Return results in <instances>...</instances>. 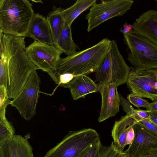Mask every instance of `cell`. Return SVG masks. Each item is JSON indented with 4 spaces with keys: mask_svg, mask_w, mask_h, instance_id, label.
Here are the masks:
<instances>
[{
    "mask_svg": "<svg viewBox=\"0 0 157 157\" xmlns=\"http://www.w3.org/2000/svg\"><path fill=\"white\" fill-rule=\"evenodd\" d=\"M0 31V65L6 69V90L9 98L13 99L21 91L30 74L39 69L26 54L25 37L6 34Z\"/></svg>",
    "mask_w": 157,
    "mask_h": 157,
    "instance_id": "6da1fadb",
    "label": "cell"
},
{
    "mask_svg": "<svg viewBox=\"0 0 157 157\" xmlns=\"http://www.w3.org/2000/svg\"><path fill=\"white\" fill-rule=\"evenodd\" d=\"M111 40L105 38L94 45L66 57L61 58L56 66L54 81L58 84V76L69 73L76 76L95 72L101 63Z\"/></svg>",
    "mask_w": 157,
    "mask_h": 157,
    "instance_id": "7a4b0ae2",
    "label": "cell"
},
{
    "mask_svg": "<svg viewBox=\"0 0 157 157\" xmlns=\"http://www.w3.org/2000/svg\"><path fill=\"white\" fill-rule=\"evenodd\" d=\"M27 0H0V30L4 33L27 37L34 14Z\"/></svg>",
    "mask_w": 157,
    "mask_h": 157,
    "instance_id": "3957f363",
    "label": "cell"
},
{
    "mask_svg": "<svg viewBox=\"0 0 157 157\" xmlns=\"http://www.w3.org/2000/svg\"><path fill=\"white\" fill-rule=\"evenodd\" d=\"M129 52L127 59L131 70L139 71L157 69V45L145 37L130 32L124 34Z\"/></svg>",
    "mask_w": 157,
    "mask_h": 157,
    "instance_id": "277c9868",
    "label": "cell"
},
{
    "mask_svg": "<svg viewBox=\"0 0 157 157\" xmlns=\"http://www.w3.org/2000/svg\"><path fill=\"white\" fill-rule=\"evenodd\" d=\"M131 70L120 53L116 41L111 40L106 54L95 72V80L98 84L117 87L126 83Z\"/></svg>",
    "mask_w": 157,
    "mask_h": 157,
    "instance_id": "5b68a950",
    "label": "cell"
},
{
    "mask_svg": "<svg viewBox=\"0 0 157 157\" xmlns=\"http://www.w3.org/2000/svg\"><path fill=\"white\" fill-rule=\"evenodd\" d=\"M99 139L98 132L92 128L71 131L44 157H77L84 149Z\"/></svg>",
    "mask_w": 157,
    "mask_h": 157,
    "instance_id": "8992f818",
    "label": "cell"
},
{
    "mask_svg": "<svg viewBox=\"0 0 157 157\" xmlns=\"http://www.w3.org/2000/svg\"><path fill=\"white\" fill-rule=\"evenodd\" d=\"M133 3L132 0H107L95 3L86 15L88 32L110 18L123 15L130 9Z\"/></svg>",
    "mask_w": 157,
    "mask_h": 157,
    "instance_id": "52a82bcc",
    "label": "cell"
},
{
    "mask_svg": "<svg viewBox=\"0 0 157 157\" xmlns=\"http://www.w3.org/2000/svg\"><path fill=\"white\" fill-rule=\"evenodd\" d=\"M29 60L39 69L47 73L54 81L56 66L63 53L55 46L35 41L26 48Z\"/></svg>",
    "mask_w": 157,
    "mask_h": 157,
    "instance_id": "ba28073f",
    "label": "cell"
},
{
    "mask_svg": "<svg viewBox=\"0 0 157 157\" xmlns=\"http://www.w3.org/2000/svg\"><path fill=\"white\" fill-rule=\"evenodd\" d=\"M40 84V78L36 71H34L20 93L11 101L10 105L15 107L26 120L30 119L36 114Z\"/></svg>",
    "mask_w": 157,
    "mask_h": 157,
    "instance_id": "9c48e42d",
    "label": "cell"
},
{
    "mask_svg": "<svg viewBox=\"0 0 157 157\" xmlns=\"http://www.w3.org/2000/svg\"><path fill=\"white\" fill-rule=\"evenodd\" d=\"M156 82L157 69L136 72L131 70L126 83L131 93L154 101L157 99Z\"/></svg>",
    "mask_w": 157,
    "mask_h": 157,
    "instance_id": "30bf717a",
    "label": "cell"
},
{
    "mask_svg": "<svg viewBox=\"0 0 157 157\" xmlns=\"http://www.w3.org/2000/svg\"><path fill=\"white\" fill-rule=\"evenodd\" d=\"M98 91L101 97V104L99 122L114 116L119 111L120 105V95L117 87L113 85L98 84Z\"/></svg>",
    "mask_w": 157,
    "mask_h": 157,
    "instance_id": "8fae6325",
    "label": "cell"
},
{
    "mask_svg": "<svg viewBox=\"0 0 157 157\" xmlns=\"http://www.w3.org/2000/svg\"><path fill=\"white\" fill-rule=\"evenodd\" d=\"M131 114H126L114 123L111 132L113 142L117 149L123 151L125 147L129 145L134 136L132 125L137 123Z\"/></svg>",
    "mask_w": 157,
    "mask_h": 157,
    "instance_id": "7c38bea8",
    "label": "cell"
},
{
    "mask_svg": "<svg viewBox=\"0 0 157 157\" xmlns=\"http://www.w3.org/2000/svg\"><path fill=\"white\" fill-rule=\"evenodd\" d=\"M134 136L128 149L125 151L127 157H139L144 151L157 148V137L153 135L137 123L132 126Z\"/></svg>",
    "mask_w": 157,
    "mask_h": 157,
    "instance_id": "4fadbf2b",
    "label": "cell"
},
{
    "mask_svg": "<svg viewBox=\"0 0 157 157\" xmlns=\"http://www.w3.org/2000/svg\"><path fill=\"white\" fill-rule=\"evenodd\" d=\"M131 33L138 34L157 45V10H150L136 19Z\"/></svg>",
    "mask_w": 157,
    "mask_h": 157,
    "instance_id": "5bb4252c",
    "label": "cell"
},
{
    "mask_svg": "<svg viewBox=\"0 0 157 157\" xmlns=\"http://www.w3.org/2000/svg\"><path fill=\"white\" fill-rule=\"evenodd\" d=\"M0 157H34L27 139L15 135L0 145Z\"/></svg>",
    "mask_w": 157,
    "mask_h": 157,
    "instance_id": "9a60e30c",
    "label": "cell"
},
{
    "mask_svg": "<svg viewBox=\"0 0 157 157\" xmlns=\"http://www.w3.org/2000/svg\"><path fill=\"white\" fill-rule=\"evenodd\" d=\"M27 37L40 42L54 46L49 25L46 18L35 13L30 23Z\"/></svg>",
    "mask_w": 157,
    "mask_h": 157,
    "instance_id": "2e32d148",
    "label": "cell"
},
{
    "mask_svg": "<svg viewBox=\"0 0 157 157\" xmlns=\"http://www.w3.org/2000/svg\"><path fill=\"white\" fill-rule=\"evenodd\" d=\"M71 96L74 100L84 98L89 94L98 91V85L87 75L77 76L70 84Z\"/></svg>",
    "mask_w": 157,
    "mask_h": 157,
    "instance_id": "e0dca14e",
    "label": "cell"
},
{
    "mask_svg": "<svg viewBox=\"0 0 157 157\" xmlns=\"http://www.w3.org/2000/svg\"><path fill=\"white\" fill-rule=\"evenodd\" d=\"M96 0H78L72 6L62 12L64 25L71 26L74 20L82 13L96 3Z\"/></svg>",
    "mask_w": 157,
    "mask_h": 157,
    "instance_id": "ac0fdd59",
    "label": "cell"
},
{
    "mask_svg": "<svg viewBox=\"0 0 157 157\" xmlns=\"http://www.w3.org/2000/svg\"><path fill=\"white\" fill-rule=\"evenodd\" d=\"M63 10L61 7L54 8L53 10L48 14L46 17L55 46L56 45L64 25V21L62 14Z\"/></svg>",
    "mask_w": 157,
    "mask_h": 157,
    "instance_id": "d6986e66",
    "label": "cell"
},
{
    "mask_svg": "<svg viewBox=\"0 0 157 157\" xmlns=\"http://www.w3.org/2000/svg\"><path fill=\"white\" fill-rule=\"evenodd\" d=\"M71 27L64 25L55 46L67 56L75 54L79 49L72 39Z\"/></svg>",
    "mask_w": 157,
    "mask_h": 157,
    "instance_id": "ffe728a7",
    "label": "cell"
},
{
    "mask_svg": "<svg viewBox=\"0 0 157 157\" xmlns=\"http://www.w3.org/2000/svg\"><path fill=\"white\" fill-rule=\"evenodd\" d=\"M13 126L7 120H0V145L15 135Z\"/></svg>",
    "mask_w": 157,
    "mask_h": 157,
    "instance_id": "44dd1931",
    "label": "cell"
},
{
    "mask_svg": "<svg viewBox=\"0 0 157 157\" xmlns=\"http://www.w3.org/2000/svg\"><path fill=\"white\" fill-rule=\"evenodd\" d=\"M9 98L5 86L0 85V120L6 119L5 116L6 109L11 103Z\"/></svg>",
    "mask_w": 157,
    "mask_h": 157,
    "instance_id": "7402d4cb",
    "label": "cell"
},
{
    "mask_svg": "<svg viewBox=\"0 0 157 157\" xmlns=\"http://www.w3.org/2000/svg\"><path fill=\"white\" fill-rule=\"evenodd\" d=\"M103 147L99 139L84 149L77 157H98Z\"/></svg>",
    "mask_w": 157,
    "mask_h": 157,
    "instance_id": "603a6c76",
    "label": "cell"
},
{
    "mask_svg": "<svg viewBox=\"0 0 157 157\" xmlns=\"http://www.w3.org/2000/svg\"><path fill=\"white\" fill-rule=\"evenodd\" d=\"M127 98L129 102L139 109V107L147 108L150 103L147 100L131 93L127 95Z\"/></svg>",
    "mask_w": 157,
    "mask_h": 157,
    "instance_id": "cb8c5ba5",
    "label": "cell"
},
{
    "mask_svg": "<svg viewBox=\"0 0 157 157\" xmlns=\"http://www.w3.org/2000/svg\"><path fill=\"white\" fill-rule=\"evenodd\" d=\"M140 124L150 133L157 137V125L150 119L141 120L136 123Z\"/></svg>",
    "mask_w": 157,
    "mask_h": 157,
    "instance_id": "d4e9b609",
    "label": "cell"
},
{
    "mask_svg": "<svg viewBox=\"0 0 157 157\" xmlns=\"http://www.w3.org/2000/svg\"><path fill=\"white\" fill-rule=\"evenodd\" d=\"M76 76L69 73H65L59 75L58 76V86L68 88L70 84Z\"/></svg>",
    "mask_w": 157,
    "mask_h": 157,
    "instance_id": "484cf974",
    "label": "cell"
},
{
    "mask_svg": "<svg viewBox=\"0 0 157 157\" xmlns=\"http://www.w3.org/2000/svg\"><path fill=\"white\" fill-rule=\"evenodd\" d=\"M120 99V105L122 107L123 110L126 114L133 115L135 112L134 109L130 104L128 100L124 98L119 94Z\"/></svg>",
    "mask_w": 157,
    "mask_h": 157,
    "instance_id": "4316f807",
    "label": "cell"
},
{
    "mask_svg": "<svg viewBox=\"0 0 157 157\" xmlns=\"http://www.w3.org/2000/svg\"><path fill=\"white\" fill-rule=\"evenodd\" d=\"M139 157H157V148L146 150L141 154Z\"/></svg>",
    "mask_w": 157,
    "mask_h": 157,
    "instance_id": "83f0119b",
    "label": "cell"
},
{
    "mask_svg": "<svg viewBox=\"0 0 157 157\" xmlns=\"http://www.w3.org/2000/svg\"><path fill=\"white\" fill-rule=\"evenodd\" d=\"M136 114L142 120L150 119L149 111L146 110H143L140 109H135Z\"/></svg>",
    "mask_w": 157,
    "mask_h": 157,
    "instance_id": "f1b7e54d",
    "label": "cell"
},
{
    "mask_svg": "<svg viewBox=\"0 0 157 157\" xmlns=\"http://www.w3.org/2000/svg\"><path fill=\"white\" fill-rule=\"evenodd\" d=\"M123 29L121 30V32L124 34L130 32L132 29L133 25L128 24L125 23L123 26Z\"/></svg>",
    "mask_w": 157,
    "mask_h": 157,
    "instance_id": "f546056e",
    "label": "cell"
},
{
    "mask_svg": "<svg viewBox=\"0 0 157 157\" xmlns=\"http://www.w3.org/2000/svg\"><path fill=\"white\" fill-rule=\"evenodd\" d=\"M146 109L150 111H157V99L150 103L149 106L146 108Z\"/></svg>",
    "mask_w": 157,
    "mask_h": 157,
    "instance_id": "4dcf8cb0",
    "label": "cell"
},
{
    "mask_svg": "<svg viewBox=\"0 0 157 157\" xmlns=\"http://www.w3.org/2000/svg\"><path fill=\"white\" fill-rule=\"evenodd\" d=\"M150 120L157 125V111H150Z\"/></svg>",
    "mask_w": 157,
    "mask_h": 157,
    "instance_id": "1f68e13d",
    "label": "cell"
},
{
    "mask_svg": "<svg viewBox=\"0 0 157 157\" xmlns=\"http://www.w3.org/2000/svg\"><path fill=\"white\" fill-rule=\"evenodd\" d=\"M31 1L35 3H43L42 1L41 0H31Z\"/></svg>",
    "mask_w": 157,
    "mask_h": 157,
    "instance_id": "d6a6232c",
    "label": "cell"
},
{
    "mask_svg": "<svg viewBox=\"0 0 157 157\" xmlns=\"http://www.w3.org/2000/svg\"><path fill=\"white\" fill-rule=\"evenodd\" d=\"M156 1L157 2V0H156Z\"/></svg>",
    "mask_w": 157,
    "mask_h": 157,
    "instance_id": "836d02e7",
    "label": "cell"
}]
</instances>
